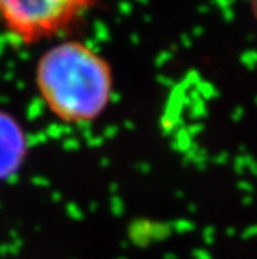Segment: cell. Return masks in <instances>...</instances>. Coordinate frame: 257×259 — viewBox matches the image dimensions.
Segmentation results:
<instances>
[{"instance_id":"cell-1","label":"cell","mask_w":257,"mask_h":259,"mask_svg":"<svg viewBox=\"0 0 257 259\" xmlns=\"http://www.w3.org/2000/svg\"><path fill=\"white\" fill-rule=\"evenodd\" d=\"M34 84L46 110L67 126L99 120L113 98V72L107 59L82 40H62L37 59Z\"/></svg>"},{"instance_id":"cell-2","label":"cell","mask_w":257,"mask_h":259,"mask_svg":"<svg viewBox=\"0 0 257 259\" xmlns=\"http://www.w3.org/2000/svg\"><path fill=\"white\" fill-rule=\"evenodd\" d=\"M101 0H0V23L23 45L53 39L73 28Z\"/></svg>"},{"instance_id":"cell-3","label":"cell","mask_w":257,"mask_h":259,"mask_svg":"<svg viewBox=\"0 0 257 259\" xmlns=\"http://www.w3.org/2000/svg\"><path fill=\"white\" fill-rule=\"evenodd\" d=\"M27 135L16 118L0 110V179L13 176L27 155Z\"/></svg>"},{"instance_id":"cell-4","label":"cell","mask_w":257,"mask_h":259,"mask_svg":"<svg viewBox=\"0 0 257 259\" xmlns=\"http://www.w3.org/2000/svg\"><path fill=\"white\" fill-rule=\"evenodd\" d=\"M249 7H251V13H252V16L257 19V0H249Z\"/></svg>"}]
</instances>
